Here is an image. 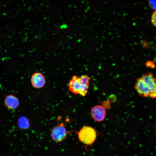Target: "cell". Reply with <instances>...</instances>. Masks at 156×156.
<instances>
[{"label":"cell","instance_id":"6da1fadb","mask_svg":"<svg viewBox=\"0 0 156 156\" xmlns=\"http://www.w3.org/2000/svg\"><path fill=\"white\" fill-rule=\"evenodd\" d=\"M156 86V79L153 74L149 72L137 79L134 87L140 96L147 97L153 92Z\"/></svg>","mask_w":156,"mask_h":156},{"label":"cell","instance_id":"7a4b0ae2","mask_svg":"<svg viewBox=\"0 0 156 156\" xmlns=\"http://www.w3.org/2000/svg\"><path fill=\"white\" fill-rule=\"evenodd\" d=\"M75 133L80 142L86 146H92L98 135L95 129L88 126L83 127Z\"/></svg>","mask_w":156,"mask_h":156},{"label":"cell","instance_id":"3957f363","mask_svg":"<svg viewBox=\"0 0 156 156\" xmlns=\"http://www.w3.org/2000/svg\"><path fill=\"white\" fill-rule=\"evenodd\" d=\"M70 132L67 131L64 123L58 124L52 129L51 133L52 140L56 142H62Z\"/></svg>","mask_w":156,"mask_h":156},{"label":"cell","instance_id":"277c9868","mask_svg":"<svg viewBox=\"0 0 156 156\" xmlns=\"http://www.w3.org/2000/svg\"><path fill=\"white\" fill-rule=\"evenodd\" d=\"M68 89L72 93L81 95L83 89V83L80 77L73 76L68 84Z\"/></svg>","mask_w":156,"mask_h":156},{"label":"cell","instance_id":"5b68a950","mask_svg":"<svg viewBox=\"0 0 156 156\" xmlns=\"http://www.w3.org/2000/svg\"><path fill=\"white\" fill-rule=\"evenodd\" d=\"M90 114L94 120L96 121L101 122L103 121L105 118L106 111L103 106L96 105L92 108Z\"/></svg>","mask_w":156,"mask_h":156},{"label":"cell","instance_id":"8992f818","mask_svg":"<svg viewBox=\"0 0 156 156\" xmlns=\"http://www.w3.org/2000/svg\"><path fill=\"white\" fill-rule=\"evenodd\" d=\"M31 82L32 86L36 88L43 87L46 83L44 75L40 72H36L31 76Z\"/></svg>","mask_w":156,"mask_h":156},{"label":"cell","instance_id":"52a82bcc","mask_svg":"<svg viewBox=\"0 0 156 156\" xmlns=\"http://www.w3.org/2000/svg\"><path fill=\"white\" fill-rule=\"evenodd\" d=\"M19 103L18 99L13 94L8 95L5 97L4 104L6 108L8 109H16L19 106Z\"/></svg>","mask_w":156,"mask_h":156},{"label":"cell","instance_id":"ba28073f","mask_svg":"<svg viewBox=\"0 0 156 156\" xmlns=\"http://www.w3.org/2000/svg\"><path fill=\"white\" fill-rule=\"evenodd\" d=\"M18 124L19 127L22 129H26L29 127V123L25 117H21L18 120Z\"/></svg>","mask_w":156,"mask_h":156},{"label":"cell","instance_id":"9c48e42d","mask_svg":"<svg viewBox=\"0 0 156 156\" xmlns=\"http://www.w3.org/2000/svg\"><path fill=\"white\" fill-rule=\"evenodd\" d=\"M151 22L152 24L156 27V10L154 11L152 14Z\"/></svg>","mask_w":156,"mask_h":156},{"label":"cell","instance_id":"30bf717a","mask_svg":"<svg viewBox=\"0 0 156 156\" xmlns=\"http://www.w3.org/2000/svg\"><path fill=\"white\" fill-rule=\"evenodd\" d=\"M150 96L153 98H156V86L154 92L150 95Z\"/></svg>","mask_w":156,"mask_h":156}]
</instances>
